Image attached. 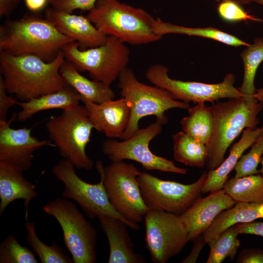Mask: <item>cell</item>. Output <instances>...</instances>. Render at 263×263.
<instances>
[{"mask_svg":"<svg viewBox=\"0 0 263 263\" xmlns=\"http://www.w3.org/2000/svg\"><path fill=\"white\" fill-rule=\"evenodd\" d=\"M263 219V204L237 202L220 213L202 234L207 243L228 228L240 223Z\"/></svg>","mask_w":263,"mask_h":263,"instance_id":"cb8c5ba5","label":"cell"},{"mask_svg":"<svg viewBox=\"0 0 263 263\" xmlns=\"http://www.w3.org/2000/svg\"><path fill=\"white\" fill-rule=\"evenodd\" d=\"M65 60L61 50L52 61L32 54L0 52V71L8 93L21 101L56 92L66 84L59 70Z\"/></svg>","mask_w":263,"mask_h":263,"instance_id":"6da1fadb","label":"cell"},{"mask_svg":"<svg viewBox=\"0 0 263 263\" xmlns=\"http://www.w3.org/2000/svg\"><path fill=\"white\" fill-rule=\"evenodd\" d=\"M235 201L222 188L197 199L180 215L189 241L195 240L210 226L222 211L233 207Z\"/></svg>","mask_w":263,"mask_h":263,"instance_id":"2e32d148","label":"cell"},{"mask_svg":"<svg viewBox=\"0 0 263 263\" xmlns=\"http://www.w3.org/2000/svg\"><path fill=\"white\" fill-rule=\"evenodd\" d=\"M27 8L36 13L44 9L48 3V0H24Z\"/></svg>","mask_w":263,"mask_h":263,"instance_id":"60d3db41","label":"cell"},{"mask_svg":"<svg viewBox=\"0 0 263 263\" xmlns=\"http://www.w3.org/2000/svg\"><path fill=\"white\" fill-rule=\"evenodd\" d=\"M240 234H252L263 237V222L254 221L236 224Z\"/></svg>","mask_w":263,"mask_h":263,"instance_id":"74e56055","label":"cell"},{"mask_svg":"<svg viewBox=\"0 0 263 263\" xmlns=\"http://www.w3.org/2000/svg\"><path fill=\"white\" fill-rule=\"evenodd\" d=\"M96 167L114 210L127 221L133 229H138L150 208L141 195L137 176L141 172L133 164L123 161L112 162L104 167L101 161Z\"/></svg>","mask_w":263,"mask_h":263,"instance_id":"8992f818","label":"cell"},{"mask_svg":"<svg viewBox=\"0 0 263 263\" xmlns=\"http://www.w3.org/2000/svg\"><path fill=\"white\" fill-rule=\"evenodd\" d=\"M23 171L14 165L0 161V215L12 202L22 199L27 220L29 206L38 194L35 186L24 178Z\"/></svg>","mask_w":263,"mask_h":263,"instance_id":"d6986e66","label":"cell"},{"mask_svg":"<svg viewBox=\"0 0 263 263\" xmlns=\"http://www.w3.org/2000/svg\"><path fill=\"white\" fill-rule=\"evenodd\" d=\"M7 92L5 86L3 79L0 75V121H6L8 110L15 105L18 101L12 96L7 94Z\"/></svg>","mask_w":263,"mask_h":263,"instance_id":"d590c367","label":"cell"},{"mask_svg":"<svg viewBox=\"0 0 263 263\" xmlns=\"http://www.w3.org/2000/svg\"><path fill=\"white\" fill-rule=\"evenodd\" d=\"M169 71L167 67L155 64L147 69L146 76L152 84L166 90L176 100L188 103H213L222 99L247 96L234 86L235 77L232 73H227L220 83L209 84L172 79Z\"/></svg>","mask_w":263,"mask_h":263,"instance_id":"8fae6325","label":"cell"},{"mask_svg":"<svg viewBox=\"0 0 263 263\" xmlns=\"http://www.w3.org/2000/svg\"><path fill=\"white\" fill-rule=\"evenodd\" d=\"M239 263H263V249L247 248L243 249L236 260Z\"/></svg>","mask_w":263,"mask_h":263,"instance_id":"8d00e7d4","label":"cell"},{"mask_svg":"<svg viewBox=\"0 0 263 263\" xmlns=\"http://www.w3.org/2000/svg\"><path fill=\"white\" fill-rule=\"evenodd\" d=\"M207 171L189 184L164 180L146 172H141L137 180L143 199L150 209L180 215L200 196Z\"/></svg>","mask_w":263,"mask_h":263,"instance_id":"7c38bea8","label":"cell"},{"mask_svg":"<svg viewBox=\"0 0 263 263\" xmlns=\"http://www.w3.org/2000/svg\"><path fill=\"white\" fill-rule=\"evenodd\" d=\"M0 263H38L35 254L22 246L16 236L8 235L0 244Z\"/></svg>","mask_w":263,"mask_h":263,"instance_id":"1f68e13d","label":"cell"},{"mask_svg":"<svg viewBox=\"0 0 263 263\" xmlns=\"http://www.w3.org/2000/svg\"><path fill=\"white\" fill-rule=\"evenodd\" d=\"M44 18L59 32L78 42L82 48L101 46L107 38L108 36L98 30L87 17L58 11L51 7L46 9Z\"/></svg>","mask_w":263,"mask_h":263,"instance_id":"e0dca14e","label":"cell"},{"mask_svg":"<svg viewBox=\"0 0 263 263\" xmlns=\"http://www.w3.org/2000/svg\"><path fill=\"white\" fill-rule=\"evenodd\" d=\"M215 0V1H217V2H219L221 1H223V0Z\"/></svg>","mask_w":263,"mask_h":263,"instance_id":"f6af8a7d","label":"cell"},{"mask_svg":"<svg viewBox=\"0 0 263 263\" xmlns=\"http://www.w3.org/2000/svg\"><path fill=\"white\" fill-rule=\"evenodd\" d=\"M86 17L100 32L125 43L147 44L162 38L153 31L155 19L150 13L118 0H98Z\"/></svg>","mask_w":263,"mask_h":263,"instance_id":"277c9868","label":"cell"},{"mask_svg":"<svg viewBox=\"0 0 263 263\" xmlns=\"http://www.w3.org/2000/svg\"><path fill=\"white\" fill-rule=\"evenodd\" d=\"M27 230L26 240L28 244L37 254L42 263H73V259L69 257L63 249L53 242L51 245L43 243L36 232L35 223L27 221L25 224Z\"/></svg>","mask_w":263,"mask_h":263,"instance_id":"4dcf8cb0","label":"cell"},{"mask_svg":"<svg viewBox=\"0 0 263 263\" xmlns=\"http://www.w3.org/2000/svg\"><path fill=\"white\" fill-rule=\"evenodd\" d=\"M252 1L263 5V0H251V2Z\"/></svg>","mask_w":263,"mask_h":263,"instance_id":"ee69618b","label":"cell"},{"mask_svg":"<svg viewBox=\"0 0 263 263\" xmlns=\"http://www.w3.org/2000/svg\"><path fill=\"white\" fill-rule=\"evenodd\" d=\"M153 31L161 37L167 34H178L209 38L234 47L249 44L234 35L214 27H185L165 22L159 18L155 19Z\"/></svg>","mask_w":263,"mask_h":263,"instance_id":"d4e9b609","label":"cell"},{"mask_svg":"<svg viewBox=\"0 0 263 263\" xmlns=\"http://www.w3.org/2000/svg\"><path fill=\"white\" fill-rule=\"evenodd\" d=\"M193 246L189 255L181 262L183 263H196L200 253L204 245L207 244L203 235H200L196 239Z\"/></svg>","mask_w":263,"mask_h":263,"instance_id":"f35d334b","label":"cell"},{"mask_svg":"<svg viewBox=\"0 0 263 263\" xmlns=\"http://www.w3.org/2000/svg\"><path fill=\"white\" fill-rule=\"evenodd\" d=\"M165 124L158 119L144 128H139L130 137L118 141L108 139L102 145V151L112 162L130 160L140 163L147 170H158L186 174L188 170L176 166L166 158L154 154L150 142L162 132Z\"/></svg>","mask_w":263,"mask_h":263,"instance_id":"30bf717a","label":"cell"},{"mask_svg":"<svg viewBox=\"0 0 263 263\" xmlns=\"http://www.w3.org/2000/svg\"><path fill=\"white\" fill-rule=\"evenodd\" d=\"M117 86L122 97L128 102L130 118L120 140L130 137L139 128V122L144 117L153 115L165 124V113L172 109H188L189 103L174 99L166 90L140 82L134 72L126 68L118 77Z\"/></svg>","mask_w":263,"mask_h":263,"instance_id":"5b68a950","label":"cell"},{"mask_svg":"<svg viewBox=\"0 0 263 263\" xmlns=\"http://www.w3.org/2000/svg\"><path fill=\"white\" fill-rule=\"evenodd\" d=\"M80 97L78 93L67 84L60 89L51 93L32 98L28 101L18 102L21 108L17 113V119L24 121L35 114L43 111L61 109L62 111L74 108L79 104Z\"/></svg>","mask_w":263,"mask_h":263,"instance_id":"603a6c76","label":"cell"},{"mask_svg":"<svg viewBox=\"0 0 263 263\" xmlns=\"http://www.w3.org/2000/svg\"><path fill=\"white\" fill-rule=\"evenodd\" d=\"M250 147L249 152L243 155L236 164L234 178L260 173L257 168L263 155V133Z\"/></svg>","mask_w":263,"mask_h":263,"instance_id":"d6a6232c","label":"cell"},{"mask_svg":"<svg viewBox=\"0 0 263 263\" xmlns=\"http://www.w3.org/2000/svg\"><path fill=\"white\" fill-rule=\"evenodd\" d=\"M174 159L186 166L198 168L206 165L208 152L206 145L180 131L172 135Z\"/></svg>","mask_w":263,"mask_h":263,"instance_id":"4316f807","label":"cell"},{"mask_svg":"<svg viewBox=\"0 0 263 263\" xmlns=\"http://www.w3.org/2000/svg\"><path fill=\"white\" fill-rule=\"evenodd\" d=\"M241 5L248 4L251 2V0H235Z\"/></svg>","mask_w":263,"mask_h":263,"instance_id":"b9f144b4","label":"cell"},{"mask_svg":"<svg viewBox=\"0 0 263 263\" xmlns=\"http://www.w3.org/2000/svg\"><path fill=\"white\" fill-rule=\"evenodd\" d=\"M98 0H48L51 7L55 10L73 13L75 10L90 11Z\"/></svg>","mask_w":263,"mask_h":263,"instance_id":"e575fe53","label":"cell"},{"mask_svg":"<svg viewBox=\"0 0 263 263\" xmlns=\"http://www.w3.org/2000/svg\"><path fill=\"white\" fill-rule=\"evenodd\" d=\"M20 1L21 0H0V16L9 17Z\"/></svg>","mask_w":263,"mask_h":263,"instance_id":"ab89813d","label":"cell"},{"mask_svg":"<svg viewBox=\"0 0 263 263\" xmlns=\"http://www.w3.org/2000/svg\"><path fill=\"white\" fill-rule=\"evenodd\" d=\"M45 126L61 156L78 169L89 170L93 168L94 162L87 155L86 148L94 126L84 105L51 116Z\"/></svg>","mask_w":263,"mask_h":263,"instance_id":"52a82bcc","label":"cell"},{"mask_svg":"<svg viewBox=\"0 0 263 263\" xmlns=\"http://www.w3.org/2000/svg\"><path fill=\"white\" fill-rule=\"evenodd\" d=\"M75 166L66 159L60 160L52 169L54 175L64 185L63 198L76 202L91 219L101 216L115 217L131 225L113 208L106 192L102 178L97 184L83 181L76 174Z\"/></svg>","mask_w":263,"mask_h":263,"instance_id":"5bb4252c","label":"cell"},{"mask_svg":"<svg viewBox=\"0 0 263 263\" xmlns=\"http://www.w3.org/2000/svg\"><path fill=\"white\" fill-rule=\"evenodd\" d=\"M240 55L244 64V77L238 89L244 95L252 96L258 91L254 82L258 68L263 61V37L256 38Z\"/></svg>","mask_w":263,"mask_h":263,"instance_id":"f1b7e54d","label":"cell"},{"mask_svg":"<svg viewBox=\"0 0 263 263\" xmlns=\"http://www.w3.org/2000/svg\"><path fill=\"white\" fill-rule=\"evenodd\" d=\"M223 189L236 202L263 204V176L261 174L227 179Z\"/></svg>","mask_w":263,"mask_h":263,"instance_id":"83f0119b","label":"cell"},{"mask_svg":"<svg viewBox=\"0 0 263 263\" xmlns=\"http://www.w3.org/2000/svg\"><path fill=\"white\" fill-rule=\"evenodd\" d=\"M263 133V123L260 127L244 129L239 140L231 146L228 156L218 168L207 171L202 193L211 192L223 188L229 173L234 169L244 152L251 146Z\"/></svg>","mask_w":263,"mask_h":263,"instance_id":"44dd1931","label":"cell"},{"mask_svg":"<svg viewBox=\"0 0 263 263\" xmlns=\"http://www.w3.org/2000/svg\"><path fill=\"white\" fill-rule=\"evenodd\" d=\"M188 114L180 121L182 131L205 144L209 142L213 129V117L210 107L199 103L188 109Z\"/></svg>","mask_w":263,"mask_h":263,"instance_id":"484cf974","label":"cell"},{"mask_svg":"<svg viewBox=\"0 0 263 263\" xmlns=\"http://www.w3.org/2000/svg\"><path fill=\"white\" fill-rule=\"evenodd\" d=\"M94 129L110 138L122 136L130 118V107L123 97L101 103H84Z\"/></svg>","mask_w":263,"mask_h":263,"instance_id":"ac0fdd59","label":"cell"},{"mask_svg":"<svg viewBox=\"0 0 263 263\" xmlns=\"http://www.w3.org/2000/svg\"><path fill=\"white\" fill-rule=\"evenodd\" d=\"M14 113L7 121H0V161L14 165L24 171L32 164L33 153L43 147H55L50 140H39L31 134L32 128L17 129L10 127L17 118Z\"/></svg>","mask_w":263,"mask_h":263,"instance_id":"9a60e30c","label":"cell"},{"mask_svg":"<svg viewBox=\"0 0 263 263\" xmlns=\"http://www.w3.org/2000/svg\"><path fill=\"white\" fill-rule=\"evenodd\" d=\"M74 41L37 14L7 19L0 25V52L9 55L32 54L50 61L66 44Z\"/></svg>","mask_w":263,"mask_h":263,"instance_id":"3957f363","label":"cell"},{"mask_svg":"<svg viewBox=\"0 0 263 263\" xmlns=\"http://www.w3.org/2000/svg\"><path fill=\"white\" fill-rule=\"evenodd\" d=\"M144 218L145 241L152 262H167L189 241L179 215L150 209Z\"/></svg>","mask_w":263,"mask_h":263,"instance_id":"4fadbf2b","label":"cell"},{"mask_svg":"<svg viewBox=\"0 0 263 263\" xmlns=\"http://www.w3.org/2000/svg\"><path fill=\"white\" fill-rule=\"evenodd\" d=\"M217 10L221 19L229 22L249 20L256 21H263L246 12L242 7V5L235 0H225L219 2Z\"/></svg>","mask_w":263,"mask_h":263,"instance_id":"836d02e7","label":"cell"},{"mask_svg":"<svg viewBox=\"0 0 263 263\" xmlns=\"http://www.w3.org/2000/svg\"><path fill=\"white\" fill-rule=\"evenodd\" d=\"M213 117L211 139L206 146L208 170L218 168L225 159L227 150L246 128H256L258 115L263 109V88L252 96L216 101L209 106Z\"/></svg>","mask_w":263,"mask_h":263,"instance_id":"7a4b0ae2","label":"cell"},{"mask_svg":"<svg viewBox=\"0 0 263 263\" xmlns=\"http://www.w3.org/2000/svg\"><path fill=\"white\" fill-rule=\"evenodd\" d=\"M109 245L108 263H145L144 257L133 250L127 225L115 217L103 215L97 218Z\"/></svg>","mask_w":263,"mask_h":263,"instance_id":"ffe728a7","label":"cell"},{"mask_svg":"<svg viewBox=\"0 0 263 263\" xmlns=\"http://www.w3.org/2000/svg\"><path fill=\"white\" fill-rule=\"evenodd\" d=\"M261 163L262 165V168L261 169H260V173L263 176V155L261 160Z\"/></svg>","mask_w":263,"mask_h":263,"instance_id":"7bdbcfd3","label":"cell"},{"mask_svg":"<svg viewBox=\"0 0 263 263\" xmlns=\"http://www.w3.org/2000/svg\"><path fill=\"white\" fill-rule=\"evenodd\" d=\"M43 211L59 224L74 263H96L97 230L73 202L57 198L45 205Z\"/></svg>","mask_w":263,"mask_h":263,"instance_id":"9c48e42d","label":"cell"},{"mask_svg":"<svg viewBox=\"0 0 263 263\" xmlns=\"http://www.w3.org/2000/svg\"><path fill=\"white\" fill-rule=\"evenodd\" d=\"M240 234L236 225L221 232L207 244L210 251L207 263H221L227 258L234 259L240 246Z\"/></svg>","mask_w":263,"mask_h":263,"instance_id":"f546056e","label":"cell"},{"mask_svg":"<svg viewBox=\"0 0 263 263\" xmlns=\"http://www.w3.org/2000/svg\"><path fill=\"white\" fill-rule=\"evenodd\" d=\"M74 41L61 49L65 59L79 72L87 71L95 80L110 85L127 68L130 51L126 43L109 36L101 46L82 50Z\"/></svg>","mask_w":263,"mask_h":263,"instance_id":"ba28073f","label":"cell"},{"mask_svg":"<svg viewBox=\"0 0 263 263\" xmlns=\"http://www.w3.org/2000/svg\"><path fill=\"white\" fill-rule=\"evenodd\" d=\"M59 73L66 84L78 93L83 103L86 102L101 103L113 99L115 96L110 85L88 79L66 59L60 68Z\"/></svg>","mask_w":263,"mask_h":263,"instance_id":"7402d4cb","label":"cell"}]
</instances>
